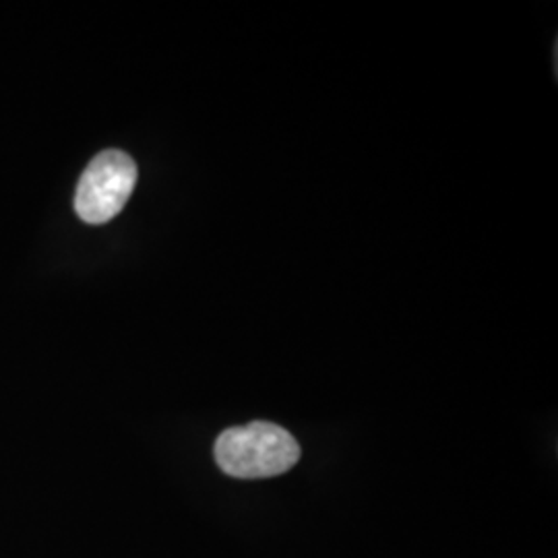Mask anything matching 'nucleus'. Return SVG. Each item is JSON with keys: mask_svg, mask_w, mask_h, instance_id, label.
Returning <instances> with one entry per match:
<instances>
[{"mask_svg": "<svg viewBox=\"0 0 558 558\" xmlns=\"http://www.w3.org/2000/svg\"><path fill=\"white\" fill-rule=\"evenodd\" d=\"M214 456L221 472L232 478H274L299 463L300 445L283 426L259 420L223 430Z\"/></svg>", "mask_w": 558, "mask_h": 558, "instance_id": "nucleus-1", "label": "nucleus"}, {"mask_svg": "<svg viewBox=\"0 0 558 558\" xmlns=\"http://www.w3.org/2000/svg\"><path fill=\"white\" fill-rule=\"evenodd\" d=\"M137 184V163L119 149L101 151L81 174L75 211L85 223L117 218Z\"/></svg>", "mask_w": 558, "mask_h": 558, "instance_id": "nucleus-2", "label": "nucleus"}]
</instances>
